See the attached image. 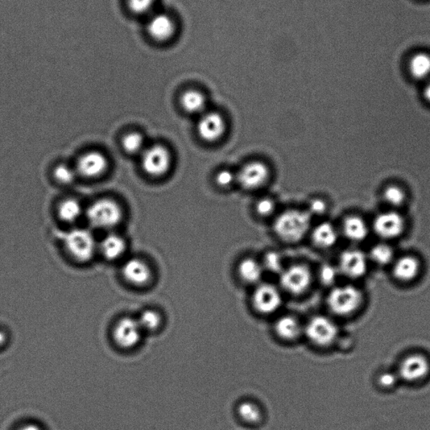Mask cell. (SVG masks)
I'll return each instance as SVG.
<instances>
[{
    "instance_id": "obj_1",
    "label": "cell",
    "mask_w": 430,
    "mask_h": 430,
    "mask_svg": "<svg viewBox=\"0 0 430 430\" xmlns=\"http://www.w3.org/2000/svg\"><path fill=\"white\" fill-rule=\"evenodd\" d=\"M311 225V214L306 211L290 209L280 214L275 221L274 231L280 239L288 243L301 241Z\"/></svg>"
},
{
    "instance_id": "obj_2",
    "label": "cell",
    "mask_w": 430,
    "mask_h": 430,
    "mask_svg": "<svg viewBox=\"0 0 430 430\" xmlns=\"http://www.w3.org/2000/svg\"><path fill=\"white\" fill-rule=\"evenodd\" d=\"M87 220L91 226L99 230H110L123 218L121 205L110 198H101L91 204L87 209Z\"/></svg>"
},
{
    "instance_id": "obj_3",
    "label": "cell",
    "mask_w": 430,
    "mask_h": 430,
    "mask_svg": "<svg viewBox=\"0 0 430 430\" xmlns=\"http://www.w3.org/2000/svg\"><path fill=\"white\" fill-rule=\"evenodd\" d=\"M61 238L68 253L76 262L85 263L94 258L97 250V243L89 230L72 229Z\"/></svg>"
},
{
    "instance_id": "obj_4",
    "label": "cell",
    "mask_w": 430,
    "mask_h": 430,
    "mask_svg": "<svg viewBox=\"0 0 430 430\" xmlns=\"http://www.w3.org/2000/svg\"><path fill=\"white\" fill-rule=\"evenodd\" d=\"M363 300L362 292L357 288L346 285L334 288L329 293L327 304L336 316H346L357 310Z\"/></svg>"
},
{
    "instance_id": "obj_5",
    "label": "cell",
    "mask_w": 430,
    "mask_h": 430,
    "mask_svg": "<svg viewBox=\"0 0 430 430\" xmlns=\"http://www.w3.org/2000/svg\"><path fill=\"white\" fill-rule=\"evenodd\" d=\"M172 157L170 151L163 144L144 149L142 153V167L147 175L161 177L170 171Z\"/></svg>"
},
{
    "instance_id": "obj_6",
    "label": "cell",
    "mask_w": 430,
    "mask_h": 430,
    "mask_svg": "<svg viewBox=\"0 0 430 430\" xmlns=\"http://www.w3.org/2000/svg\"><path fill=\"white\" fill-rule=\"evenodd\" d=\"M306 336L313 344L326 347L332 345L339 336L336 322L324 316H314L309 320L304 329Z\"/></svg>"
},
{
    "instance_id": "obj_7",
    "label": "cell",
    "mask_w": 430,
    "mask_h": 430,
    "mask_svg": "<svg viewBox=\"0 0 430 430\" xmlns=\"http://www.w3.org/2000/svg\"><path fill=\"white\" fill-rule=\"evenodd\" d=\"M281 286L292 295H300L308 290L312 283V274L303 264L292 265L281 272Z\"/></svg>"
},
{
    "instance_id": "obj_8",
    "label": "cell",
    "mask_w": 430,
    "mask_h": 430,
    "mask_svg": "<svg viewBox=\"0 0 430 430\" xmlns=\"http://www.w3.org/2000/svg\"><path fill=\"white\" fill-rule=\"evenodd\" d=\"M142 333L138 320L130 317L123 318L114 326V341L121 348L130 350L139 344Z\"/></svg>"
},
{
    "instance_id": "obj_9",
    "label": "cell",
    "mask_w": 430,
    "mask_h": 430,
    "mask_svg": "<svg viewBox=\"0 0 430 430\" xmlns=\"http://www.w3.org/2000/svg\"><path fill=\"white\" fill-rule=\"evenodd\" d=\"M254 308L260 313L272 314L278 311L283 303L282 295L274 285L259 284L252 296Z\"/></svg>"
},
{
    "instance_id": "obj_10",
    "label": "cell",
    "mask_w": 430,
    "mask_h": 430,
    "mask_svg": "<svg viewBox=\"0 0 430 430\" xmlns=\"http://www.w3.org/2000/svg\"><path fill=\"white\" fill-rule=\"evenodd\" d=\"M175 20L163 12H153L148 16L147 31L157 43H167L176 33Z\"/></svg>"
},
{
    "instance_id": "obj_11",
    "label": "cell",
    "mask_w": 430,
    "mask_h": 430,
    "mask_svg": "<svg viewBox=\"0 0 430 430\" xmlns=\"http://www.w3.org/2000/svg\"><path fill=\"white\" fill-rule=\"evenodd\" d=\"M269 177V169L262 161H255L244 166L237 176L242 187L247 190H254L262 187Z\"/></svg>"
},
{
    "instance_id": "obj_12",
    "label": "cell",
    "mask_w": 430,
    "mask_h": 430,
    "mask_svg": "<svg viewBox=\"0 0 430 430\" xmlns=\"http://www.w3.org/2000/svg\"><path fill=\"white\" fill-rule=\"evenodd\" d=\"M226 131L224 117L216 112L207 113L198 124V133L207 142H215L223 138Z\"/></svg>"
},
{
    "instance_id": "obj_13",
    "label": "cell",
    "mask_w": 430,
    "mask_h": 430,
    "mask_svg": "<svg viewBox=\"0 0 430 430\" xmlns=\"http://www.w3.org/2000/svg\"><path fill=\"white\" fill-rule=\"evenodd\" d=\"M429 369L427 358L420 354L411 355L401 362L399 375L405 382L415 383L424 378Z\"/></svg>"
},
{
    "instance_id": "obj_14",
    "label": "cell",
    "mask_w": 430,
    "mask_h": 430,
    "mask_svg": "<svg viewBox=\"0 0 430 430\" xmlns=\"http://www.w3.org/2000/svg\"><path fill=\"white\" fill-rule=\"evenodd\" d=\"M339 265V271L350 279L362 278L367 271L366 256L359 250H347L343 252Z\"/></svg>"
},
{
    "instance_id": "obj_15",
    "label": "cell",
    "mask_w": 430,
    "mask_h": 430,
    "mask_svg": "<svg viewBox=\"0 0 430 430\" xmlns=\"http://www.w3.org/2000/svg\"><path fill=\"white\" fill-rule=\"evenodd\" d=\"M109 161L103 153L89 151L82 155L77 161V172L87 179H97L105 175Z\"/></svg>"
},
{
    "instance_id": "obj_16",
    "label": "cell",
    "mask_w": 430,
    "mask_h": 430,
    "mask_svg": "<svg viewBox=\"0 0 430 430\" xmlns=\"http://www.w3.org/2000/svg\"><path fill=\"white\" fill-rule=\"evenodd\" d=\"M376 235L384 239H394L403 233L405 222L398 213L387 212L378 215L374 221Z\"/></svg>"
},
{
    "instance_id": "obj_17",
    "label": "cell",
    "mask_w": 430,
    "mask_h": 430,
    "mask_svg": "<svg viewBox=\"0 0 430 430\" xmlns=\"http://www.w3.org/2000/svg\"><path fill=\"white\" fill-rule=\"evenodd\" d=\"M122 275L127 283L135 287H144L151 282L152 272L150 266L143 260L132 258L124 265Z\"/></svg>"
},
{
    "instance_id": "obj_18",
    "label": "cell",
    "mask_w": 430,
    "mask_h": 430,
    "mask_svg": "<svg viewBox=\"0 0 430 430\" xmlns=\"http://www.w3.org/2000/svg\"><path fill=\"white\" fill-rule=\"evenodd\" d=\"M99 248L103 258L109 260H115L126 253V243L121 235L110 234L103 239Z\"/></svg>"
},
{
    "instance_id": "obj_19",
    "label": "cell",
    "mask_w": 430,
    "mask_h": 430,
    "mask_svg": "<svg viewBox=\"0 0 430 430\" xmlns=\"http://www.w3.org/2000/svg\"><path fill=\"white\" fill-rule=\"evenodd\" d=\"M420 269L419 260L413 256H403L394 265V274L396 279L402 282H409L419 274Z\"/></svg>"
},
{
    "instance_id": "obj_20",
    "label": "cell",
    "mask_w": 430,
    "mask_h": 430,
    "mask_svg": "<svg viewBox=\"0 0 430 430\" xmlns=\"http://www.w3.org/2000/svg\"><path fill=\"white\" fill-rule=\"evenodd\" d=\"M275 332L278 336L285 341L296 340L302 333V327L299 320L290 316H283L276 320Z\"/></svg>"
},
{
    "instance_id": "obj_21",
    "label": "cell",
    "mask_w": 430,
    "mask_h": 430,
    "mask_svg": "<svg viewBox=\"0 0 430 430\" xmlns=\"http://www.w3.org/2000/svg\"><path fill=\"white\" fill-rule=\"evenodd\" d=\"M181 108L188 114H200L204 111L207 105L206 97L200 91L189 89L181 94L180 98Z\"/></svg>"
},
{
    "instance_id": "obj_22",
    "label": "cell",
    "mask_w": 430,
    "mask_h": 430,
    "mask_svg": "<svg viewBox=\"0 0 430 430\" xmlns=\"http://www.w3.org/2000/svg\"><path fill=\"white\" fill-rule=\"evenodd\" d=\"M313 242L320 248H329L334 245L338 239L336 228L328 222L322 223L316 227L313 232Z\"/></svg>"
},
{
    "instance_id": "obj_23",
    "label": "cell",
    "mask_w": 430,
    "mask_h": 430,
    "mask_svg": "<svg viewBox=\"0 0 430 430\" xmlns=\"http://www.w3.org/2000/svg\"><path fill=\"white\" fill-rule=\"evenodd\" d=\"M263 271L262 265L251 258L243 260L238 267L239 278L249 284L258 283L262 278Z\"/></svg>"
},
{
    "instance_id": "obj_24",
    "label": "cell",
    "mask_w": 430,
    "mask_h": 430,
    "mask_svg": "<svg viewBox=\"0 0 430 430\" xmlns=\"http://www.w3.org/2000/svg\"><path fill=\"white\" fill-rule=\"evenodd\" d=\"M343 230L346 237L353 242H362L368 235L366 222L358 216L346 218L343 225Z\"/></svg>"
},
{
    "instance_id": "obj_25",
    "label": "cell",
    "mask_w": 430,
    "mask_h": 430,
    "mask_svg": "<svg viewBox=\"0 0 430 430\" xmlns=\"http://www.w3.org/2000/svg\"><path fill=\"white\" fill-rule=\"evenodd\" d=\"M57 212H59L61 221L72 224L81 217L82 208L80 202L77 200L67 198V200L61 202Z\"/></svg>"
},
{
    "instance_id": "obj_26",
    "label": "cell",
    "mask_w": 430,
    "mask_h": 430,
    "mask_svg": "<svg viewBox=\"0 0 430 430\" xmlns=\"http://www.w3.org/2000/svg\"><path fill=\"white\" fill-rule=\"evenodd\" d=\"M409 71L417 80H423L430 75V56L426 53H417L409 63Z\"/></svg>"
},
{
    "instance_id": "obj_27",
    "label": "cell",
    "mask_w": 430,
    "mask_h": 430,
    "mask_svg": "<svg viewBox=\"0 0 430 430\" xmlns=\"http://www.w3.org/2000/svg\"><path fill=\"white\" fill-rule=\"evenodd\" d=\"M138 321L143 332H154L160 327L161 317L155 310L147 309L140 314Z\"/></svg>"
},
{
    "instance_id": "obj_28",
    "label": "cell",
    "mask_w": 430,
    "mask_h": 430,
    "mask_svg": "<svg viewBox=\"0 0 430 430\" xmlns=\"http://www.w3.org/2000/svg\"><path fill=\"white\" fill-rule=\"evenodd\" d=\"M122 146L129 154H138L142 153L144 150V136L138 133V132H131V133L124 136L122 140Z\"/></svg>"
},
{
    "instance_id": "obj_29",
    "label": "cell",
    "mask_w": 430,
    "mask_h": 430,
    "mask_svg": "<svg viewBox=\"0 0 430 430\" xmlns=\"http://www.w3.org/2000/svg\"><path fill=\"white\" fill-rule=\"evenodd\" d=\"M237 413L243 421L248 424H256L262 419V412L258 405L251 402H243L239 404Z\"/></svg>"
},
{
    "instance_id": "obj_30",
    "label": "cell",
    "mask_w": 430,
    "mask_h": 430,
    "mask_svg": "<svg viewBox=\"0 0 430 430\" xmlns=\"http://www.w3.org/2000/svg\"><path fill=\"white\" fill-rule=\"evenodd\" d=\"M157 0H126L132 14L149 16L154 12Z\"/></svg>"
},
{
    "instance_id": "obj_31",
    "label": "cell",
    "mask_w": 430,
    "mask_h": 430,
    "mask_svg": "<svg viewBox=\"0 0 430 430\" xmlns=\"http://www.w3.org/2000/svg\"><path fill=\"white\" fill-rule=\"evenodd\" d=\"M371 258L376 264L385 266V265L390 264L394 258V251L385 244H378V245L372 248Z\"/></svg>"
},
{
    "instance_id": "obj_32",
    "label": "cell",
    "mask_w": 430,
    "mask_h": 430,
    "mask_svg": "<svg viewBox=\"0 0 430 430\" xmlns=\"http://www.w3.org/2000/svg\"><path fill=\"white\" fill-rule=\"evenodd\" d=\"M55 179L61 184H71L76 179V171L66 164H60L53 172Z\"/></svg>"
},
{
    "instance_id": "obj_33",
    "label": "cell",
    "mask_w": 430,
    "mask_h": 430,
    "mask_svg": "<svg viewBox=\"0 0 430 430\" xmlns=\"http://www.w3.org/2000/svg\"><path fill=\"white\" fill-rule=\"evenodd\" d=\"M384 200L392 206H399L405 200V193L398 186L392 185L387 187L383 193Z\"/></svg>"
},
{
    "instance_id": "obj_34",
    "label": "cell",
    "mask_w": 430,
    "mask_h": 430,
    "mask_svg": "<svg viewBox=\"0 0 430 430\" xmlns=\"http://www.w3.org/2000/svg\"><path fill=\"white\" fill-rule=\"evenodd\" d=\"M263 268L274 274H281L283 271V260L276 252H268L264 258Z\"/></svg>"
},
{
    "instance_id": "obj_35",
    "label": "cell",
    "mask_w": 430,
    "mask_h": 430,
    "mask_svg": "<svg viewBox=\"0 0 430 430\" xmlns=\"http://www.w3.org/2000/svg\"><path fill=\"white\" fill-rule=\"evenodd\" d=\"M338 269L332 266V265L327 264L322 266L321 270L320 272V279L321 283L325 286H329V285H333L336 283L337 279Z\"/></svg>"
},
{
    "instance_id": "obj_36",
    "label": "cell",
    "mask_w": 430,
    "mask_h": 430,
    "mask_svg": "<svg viewBox=\"0 0 430 430\" xmlns=\"http://www.w3.org/2000/svg\"><path fill=\"white\" fill-rule=\"evenodd\" d=\"M256 212L260 216L266 217L271 215L275 210V202L271 198H265L256 202Z\"/></svg>"
},
{
    "instance_id": "obj_37",
    "label": "cell",
    "mask_w": 430,
    "mask_h": 430,
    "mask_svg": "<svg viewBox=\"0 0 430 430\" xmlns=\"http://www.w3.org/2000/svg\"><path fill=\"white\" fill-rule=\"evenodd\" d=\"M235 179H237V177L233 175L232 172L226 170V169L218 172L215 177L216 184L221 188H229L233 184Z\"/></svg>"
},
{
    "instance_id": "obj_38",
    "label": "cell",
    "mask_w": 430,
    "mask_h": 430,
    "mask_svg": "<svg viewBox=\"0 0 430 430\" xmlns=\"http://www.w3.org/2000/svg\"><path fill=\"white\" fill-rule=\"evenodd\" d=\"M327 209L325 202L321 200H314L310 202L309 210L313 214L320 215L325 212Z\"/></svg>"
},
{
    "instance_id": "obj_39",
    "label": "cell",
    "mask_w": 430,
    "mask_h": 430,
    "mask_svg": "<svg viewBox=\"0 0 430 430\" xmlns=\"http://www.w3.org/2000/svg\"><path fill=\"white\" fill-rule=\"evenodd\" d=\"M396 381H398V379H396V376L391 373V372H386V373L380 376L379 378V383L381 384L383 387H394Z\"/></svg>"
},
{
    "instance_id": "obj_40",
    "label": "cell",
    "mask_w": 430,
    "mask_h": 430,
    "mask_svg": "<svg viewBox=\"0 0 430 430\" xmlns=\"http://www.w3.org/2000/svg\"><path fill=\"white\" fill-rule=\"evenodd\" d=\"M18 430H43V429L36 424H27L23 425Z\"/></svg>"
},
{
    "instance_id": "obj_41",
    "label": "cell",
    "mask_w": 430,
    "mask_h": 430,
    "mask_svg": "<svg viewBox=\"0 0 430 430\" xmlns=\"http://www.w3.org/2000/svg\"><path fill=\"white\" fill-rule=\"evenodd\" d=\"M6 341H7L6 334L2 332V330H0V348H1L2 346L6 345Z\"/></svg>"
},
{
    "instance_id": "obj_42",
    "label": "cell",
    "mask_w": 430,
    "mask_h": 430,
    "mask_svg": "<svg viewBox=\"0 0 430 430\" xmlns=\"http://www.w3.org/2000/svg\"><path fill=\"white\" fill-rule=\"evenodd\" d=\"M424 97L429 102H430V84L426 87L424 90Z\"/></svg>"
}]
</instances>
